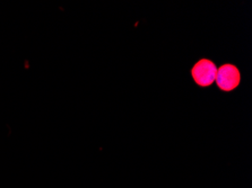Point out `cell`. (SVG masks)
Returning <instances> with one entry per match:
<instances>
[{
  "label": "cell",
  "instance_id": "cell-1",
  "mask_svg": "<svg viewBox=\"0 0 252 188\" xmlns=\"http://www.w3.org/2000/svg\"><path fill=\"white\" fill-rule=\"evenodd\" d=\"M217 67L209 60H201L192 69L194 81L202 87H207L215 81Z\"/></svg>",
  "mask_w": 252,
  "mask_h": 188
},
{
  "label": "cell",
  "instance_id": "cell-2",
  "mask_svg": "<svg viewBox=\"0 0 252 188\" xmlns=\"http://www.w3.org/2000/svg\"><path fill=\"white\" fill-rule=\"evenodd\" d=\"M215 81L222 90H233L240 82V72L232 64H225L217 70Z\"/></svg>",
  "mask_w": 252,
  "mask_h": 188
}]
</instances>
